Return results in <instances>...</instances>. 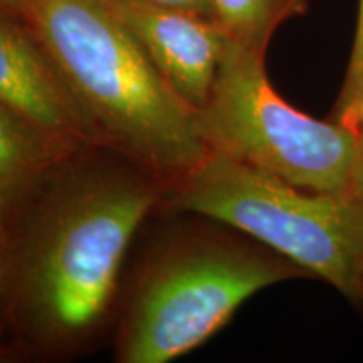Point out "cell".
Masks as SVG:
<instances>
[{
  "label": "cell",
  "mask_w": 363,
  "mask_h": 363,
  "mask_svg": "<svg viewBox=\"0 0 363 363\" xmlns=\"http://www.w3.org/2000/svg\"><path fill=\"white\" fill-rule=\"evenodd\" d=\"M21 19L104 147L169 189L206 160L197 111L158 74L113 0H24Z\"/></svg>",
  "instance_id": "7a4b0ae2"
},
{
  "label": "cell",
  "mask_w": 363,
  "mask_h": 363,
  "mask_svg": "<svg viewBox=\"0 0 363 363\" xmlns=\"http://www.w3.org/2000/svg\"><path fill=\"white\" fill-rule=\"evenodd\" d=\"M152 6L177 9V11L201 13V16L212 17V0H143Z\"/></svg>",
  "instance_id": "7c38bea8"
},
{
  "label": "cell",
  "mask_w": 363,
  "mask_h": 363,
  "mask_svg": "<svg viewBox=\"0 0 363 363\" xmlns=\"http://www.w3.org/2000/svg\"><path fill=\"white\" fill-rule=\"evenodd\" d=\"M11 357H17V355L11 338V330H9L6 301H4V291H2V281H0V362L9 360Z\"/></svg>",
  "instance_id": "4fadbf2b"
},
{
  "label": "cell",
  "mask_w": 363,
  "mask_h": 363,
  "mask_svg": "<svg viewBox=\"0 0 363 363\" xmlns=\"http://www.w3.org/2000/svg\"><path fill=\"white\" fill-rule=\"evenodd\" d=\"M343 194L355 203L358 211L363 214V138L358 140V150L355 162H353L348 184L345 187Z\"/></svg>",
  "instance_id": "8fae6325"
},
{
  "label": "cell",
  "mask_w": 363,
  "mask_h": 363,
  "mask_svg": "<svg viewBox=\"0 0 363 363\" xmlns=\"http://www.w3.org/2000/svg\"><path fill=\"white\" fill-rule=\"evenodd\" d=\"M167 190L115 150L88 147L12 208L0 279L17 357H79L115 326L130 247Z\"/></svg>",
  "instance_id": "6da1fadb"
},
{
  "label": "cell",
  "mask_w": 363,
  "mask_h": 363,
  "mask_svg": "<svg viewBox=\"0 0 363 363\" xmlns=\"http://www.w3.org/2000/svg\"><path fill=\"white\" fill-rule=\"evenodd\" d=\"M9 239H11V214H9L6 203L0 201V278H2L4 261L7 256Z\"/></svg>",
  "instance_id": "5bb4252c"
},
{
  "label": "cell",
  "mask_w": 363,
  "mask_h": 363,
  "mask_svg": "<svg viewBox=\"0 0 363 363\" xmlns=\"http://www.w3.org/2000/svg\"><path fill=\"white\" fill-rule=\"evenodd\" d=\"M162 208L239 230L358 301L363 214L345 194L299 189L211 152L167 190Z\"/></svg>",
  "instance_id": "277c9868"
},
{
  "label": "cell",
  "mask_w": 363,
  "mask_h": 363,
  "mask_svg": "<svg viewBox=\"0 0 363 363\" xmlns=\"http://www.w3.org/2000/svg\"><path fill=\"white\" fill-rule=\"evenodd\" d=\"M22 7H24V0H0V9L12 13V16L19 17V19L22 13Z\"/></svg>",
  "instance_id": "9a60e30c"
},
{
  "label": "cell",
  "mask_w": 363,
  "mask_h": 363,
  "mask_svg": "<svg viewBox=\"0 0 363 363\" xmlns=\"http://www.w3.org/2000/svg\"><path fill=\"white\" fill-rule=\"evenodd\" d=\"M358 301L363 305V272H362V281H360V293H358Z\"/></svg>",
  "instance_id": "e0dca14e"
},
{
  "label": "cell",
  "mask_w": 363,
  "mask_h": 363,
  "mask_svg": "<svg viewBox=\"0 0 363 363\" xmlns=\"http://www.w3.org/2000/svg\"><path fill=\"white\" fill-rule=\"evenodd\" d=\"M306 9L308 0H212V19L230 44L266 56L278 27Z\"/></svg>",
  "instance_id": "9c48e42d"
},
{
  "label": "cell",
  "mask_w": 363,
  "mask_h": 363,
  "mask_svg": "<svg viewBox=\"0 0 363 363\" xmlns=\"http://www.w3.org/2000/svg\"><path fill=\"white\" fill-rule=\"evenodd\" d=\"M0 99L72 147H104L26 22L2 9Z\"/></svg>",
  "instance_id": "52a82bcc"
},
{
  "label": "cell",
  "mask_w": 363,
  "mask_h": 363,
  "mask_svg": "<svg viewBox=\"0 0 363 363\" xmlns=\"http://www.w3.org/2000/svg\"><path fill=\"white\" fill-rule=\"evenodd\" d=\"M303 276L235 229L194 225L167 234L121 289L115 362H174L219 333L256 293Z\"/></svg>",
  "instance_id": "3957f363"
},
{
  "label": "cell",
  "mask_w": 363,
  "mask_h": 363,
  "mask_svg": "<svg viewBox=\"0 0 363 363\" xmlns=\"http://www.w3.org/2000/svg\"><path fill=\"white\" fill-rule=\"evenodd\" d=\"M357 133L360 138H363V93L360 99V110H358V125H357Z\"/></svg>",
  "instance_id": "2e32d148"
},
{
  "label": "cell",
  "mask_w": 363,
  "mask_h": 363,
  "mask_svg": "<svg viewBox=\"0 0 363 363\" xmlns=\"http://www.w3.org/2000/svg\"><path fill=\"white\" fill-rule=\"evenodd\" d=\"M363 93V0L358 2V17L355 39H353L350 61H348L347 74L342 84L337 103H335L331 121L338 123L343 128H348L357 133L358 110ZM358 135V133H357Z\"/></svg>",
  "instance_id": "30bf717a"
},
{
  "label": "cell",
  "mask_w": 363,
  "mask_h": 363,
  "mask_svg": "<svg viewBox=\"0 0 363 363\" xmlns=\"http://www.w3.org/2000/svg\"><path fill=\"white\" fill-rule=\"evenodd\" d=\"M197 126L211 152L325 194H343L360 140L291 106L267 78L266 56L230 43Z\"/></svg>",
  "instance_id": "5b68a950"
},
{
  "label": "cell",
  "mask_w": 363,
  "mask_h": 363,
  "mask_svg": "<svg viewBox=\"0 0 363 363\" xmlns=\"http://www.w3.org/2000/svg\"><path fill=\"white\" fill-rule=\"evenodd\" d=\"M158 74L194 111L211 96L227 38L212 17L152 6L143 0H113Z\"/></svg>",
  "instance_id": "8992f818"
},
{
  "label": "cell",
  "mask_w": 363,
  "mask_h": 363,
  "mask_svg": "<svg viewBox=\"0 0 363 363\" xmlns=\"http://www.w3.org/2000/svg\"><path fill=\"white\" fill-rule=\"evenodd\" d=\"M72 147L0 99V201L9 214Z\"/></svg>",
  "instance_id": "ba28073f"
}]
</instances>
